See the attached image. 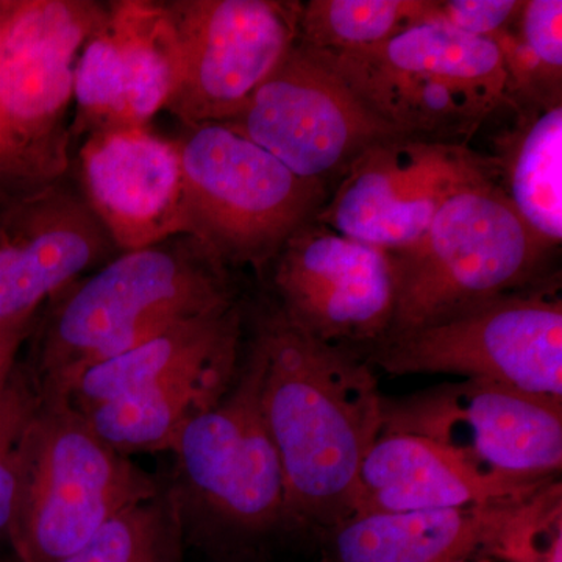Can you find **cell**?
<instances>
[{
    "mask_svg": "<svg viewBox=\"0 0 562 562\" xmlns=\"http://www.w3.org/2000/svg\"><path fill=\"white\" fill-rule=\"evenodd\" d=\"M162 3L176 46L166 110L183 127L231 121L297 43V0Z\"/></svg>",
    "mask_w": 562,
    "mask_h": 562,
    "instance_id": "9",
    "label": "cell"
},
{
    "mask_svg": "<svg viewBox=\"0 0 562 562\" xmlns=\"http://www.w3.org/2000/svg\"><path fill=\"white\" fill-rule=\"evenodd\" d=\"M303 180L327 187L376 140L401 135L319 52L295 43L243 110L222 122Z\"/></svg>",
    "mask_w": 562,
    "mask_h": 562,
    "instance_id": "12",
    "label": "cell"
},
{
    "mask_svg": "<svg viewBox=\"0 0 562 562\" xmlns=\"http://www.w3.org/2000/svg\"><path fill=\"white\" fill-rule=\"evenodd\" d=\"M231 271L192 235L121 251L41 310L29 368L60 392L83 369L149 341L180 322L236 303Z\"/></svg>",
    "mask_w": 562,
    "mask_h": 562,
    "instance_id": "2",
    "label": "cell"
},
{
    "mask_svg": "<svg viewBox=\"0 0 562 562\" xmlns=\"http://www.w3.org/2000/svg\"><path fill=\"white\" fill-rule=\"evenodd\" d=\"M261 364V408L279 453L288 525L324 532L357 508L366 454L382 432L371 366L313 338L269 305L249 342Z\"/></svg>",
    "mask_w": 562,
    "mask_h": 562,
    "instance_id": "1",
    "label": "cell"
},
{
    "mask_svg": "<svg viewBox=\"0 0 562 562\" xmlns=\"http://www.w3.org/2000/svg\"><path fill=\"white\" fill-rule=\"evenodd\" d=\"M382 432L424 436L512 482H552L562 468V401L505 384L462 380L384 398Z\"/></svg>",
    "mask_w": 562,
    "mask_h": 562,
    "instance_id": "11",
    "label": "cell"
},
{
    "mask_svg": "<svg viewBox=\"0 0 562 562\" xmlns=\"http://www.w3.org/2000/svg\"><path fill=\"white\" fill-rule=\"evenodd\" d=\"M61 562H183V505L172 491L131 506Z\"/></svg>",
    "mask_w": 562,
    "mask_h": 562,
    "instance_id": "25",
    "label": "cell"
},
{
    "mask_svg": "<svg viewBox=\"0 0 562 562\" xmlns=\"http://www.w3.org/2000/svg\"><path fill=\"white\" fill-rule=\"evenodd\" d=\"M492 157L517 216L549 250L562 241V105H517Z\"/></svg>",
    "mask_w": 562,
    "mask_h": 562,
    "instance_id": "22",
    "label": "cell"
},
{
    "mask_svg": "<svg viewBox=\"0 0 562 562\" xmlns=\"http://www.w3.org/2000/svg\"><path fill=\"white\" fill-rule=\"evenodd\" d=\"M94 0H7L0 47V209L68 179L74 69L105 16Z\"/></svg>",
    "mask_w": 562,
    "mask_h": 562,
    "instance_id": "3",
    "label": "cell"
},
{
    "mask_svg": "<svg viewBox=\"0 0 562 562\" xmlns=\"http://www.w3.org/2000/svg\"><path fill=\"white\" fill-rule=\"evenodd\" d=\"M390 375L443 373L562 401V297L558 276L449 319L394 333L372 347Z\"/></svg>",
    "mask_w": 562,
    "mask_h": 562,
    "instance_id": "8",
    "label": "cell"
},
{
    "mask_svg": "<svg viewBox=\"0 0 562 562\" xmlns=\"http://www.w3.org/2000/svg\"><path fill=\"white\" fill-rule=\"evenodd\" d=\"M0 562H2V561H0Z\"/></svg>",
    "mask_w": 562,
    "mask_h": 562,
    "instance_id": "32",
    "label": "cell"
},
{
    "mask_svg": "<svg viewBox=\"0 0 562 562\" xmlns=\"http://www.w3.org/2000/svg\"><path fill=\"white\" fill-rule=\"evenodd\" d=\"M241 349L211 355L143 390L80 414L103 442L125 457L171 450L188 422L231 390L241 366Z\"/></svg>",
    "mask_w": 562,
    "mask_h": 562,
    "instance_id": "20",
    "label": "cell"
},
{
    "mask_svg": "<svg viewBox=\"0 0 562 562\" xmlns=\"http://www.w3.org/2000/svg\"><path fill=\"white\" fill-rule=\"evenodd\" d=\"M517 105H562V2L524 0L512 27L495 36Z\"/></svg>",
    "mask_w": 562,
    "mask_h": 562,
    "instance_id": "23",
    "label": "cell"
},
{
    "mask_svg": "<svg viewBox=\"0 0 562 562\" xmlns=\"http://www.w3.org/2000/svg\"><path fill=\"white\" fill-rule=\"evenodd\" d=\"M38 316L0 324V384L5 382L11 369L20 360L22 347L31 338Z\"/></svg>",
    "mask_w": 562,
    "mask_h": 562,
    "instance_id": "29",
    "label": "cell"
},
{
    "mask_svg": "<svg viewBox=\"0 0 562 562\" xmlns=\"http://www.w3.org/2000/svg\"><path fill=\"white\" fill-rule=\"evenodd\" d=\"M387 254L394 335L538 283L552 250L528 231L498 181H487L454 195L417 241Z\"/></svg>",
    "mask_w": 562,
    "mask_h": 562,
    "instance_id": "4",
    "label": "cell"
},
{
    "mask_svg": "<svg viewBox=\"0 0 562 562\" xmlns=\"http://www.w3.org/2000/svg\"><path fill=\"white\" fill-rule=\"evenodd\" d=\"M176 81V46L165 3L117 0L85 41L74 69L70 138L144 127L166 110Z\"/></svg>",
    "mask_w": 562,
    "mask_h": 562,
    "instance_id": "15",
    "label": "cell"
},
{
    "mask_svg": "<svg viewBox=\"0 0 562 562\" xmlns=\"http://www.w3.org/2000/svg\"><path fill=\"white\" fill-rule=\"evenodd\" d=\"M552 482L525 483L476 471L441 443L380 432L362 461L355 513L479 508L527 501Z\"/></svg>",
    "mask_w": 562,
    "mask_h": 562,
    "instance_id": "18",
    "label": "cell"
},
{
    "mask_svg": "<svg viewBox=\"0 0 562 562\" xmlns=\"http://www.w3.org/2000/svg\"><path fill=\"white\" fill-rule=\"evenodd\" d=\"M120 250L68 179L0 209V324L38 316Z\"/></svg>",
    "mask_w": 562,
    "mask_h": 562,
    "instance_id": "16",
    "label": "cell"
},
{
    "mask_svg": "<svg viewBox=\"0 0 562 562\" xmlns=\"http://www.w3.org/2000/svg\"><path fill=\"white\" fill-rule=\"evenodd\" d=\"M458 562H491L490 558L484 557H476V558H469V560H462Z\"/></svg>",
    "mask_w": 562,
    "mask_h": 562,
    "instance_id": "31",
    "label": "cell"
},
{
    "mask_svg": "<svg viewBox=\"0 0 562 562\" xmlns=\"http://www.w3.org/2000/svg\"><path fill=\"white\" fill-rule=\"evenodd\" d=\"M43 394L24 360L0 384V541L10 543L20 497L25 443Z\"/></svg>",
    "mask_w": 562,
    "mask_h": 562,
    "instance_id": "26",
    "label": "cell"
},
{
    "mask_svg": "<svg viewBox=\"0 0 562 562\" xmlns=\"http://www.w3.org/2000/svg\"><path fill=\"white\" fill-rule=\"evenodd\" d=\"M41 394L10 532L18 562L65 561L114 516L161 491L154 476L103 442L63 395Z\"/></svg>",
    "mask_w": 562,
    "mask_h": 562,
    "instance_id": "6",
    "label": "cell"
},
{
    "mask_svg": "<svg viewBox=\"0 0 562 562\" xmlns=\"http://www.w3.org/2000/svg\"><path fill=\"white\" fill-rule=\"evenodd\" d=\"M428 5L430 0H308L297 41L330 55L373 49L422 24Z\"/></svg>",
    "mask_w": 562,
    "mask_h": 562,
    "instance_id": "24",
    "label": "cell"
},
{
    "mask_svg": "<svg viewBox=\"0 0 562 562\" xmlns=\"http://www.w3.org/2000/svg\"><path fill=\"white\" fill-rule=\"evenodd\" d=\"M487 181H498L492 155L401 133L350 162L316 221L357 241L401 250L424 235L450 199Z\"/></svg>",
    "mask_w": 562,
    "mask_h": 562,
    "instance_id": "10",
    "label": "cell"
},
{
    "mask_svg": "<svg viewBox=\"0 0 562 562\" xmlns=\"http://www.w3.org/2000/svg\"><path fill=\"white\" fill-rule=\"evenodd\" d=\"M319 54L406 135L469 144L484 122L516 109L497 44L446 25L422 22L373 49Z\"/></svg>",
    "mask_w": 562,
    "mask_h": 562,
    "instance_id": "5",
    "label": "cell"
},
{
    "mask_svg": "<svg viewBox=\"0 0 562 562\" xmlns=\"http://www.w3.org/2000/svg\"><path fill=\"white\" fill-rule=\"evenodd\" d=\"M7 0H0V47H2L3 27H5Z\"/></svg>",
    "mask_w": 562,
    "mask_h": 562,
    "instance_id": "30",
    "label": "cell"
},
{
    "mask_svg": "<svg viewBox=\"0 0 562 562\" xmlns=\"http://www.w3.org/2000/svg\"><path fill=\"white\" fill-rule=\"evenodd\" d=\"M243 322L238 302L180 322L135 349L83 369L57 394L79 413L132 394L211 355L243 346Z\"/></svg>",
    "mask_w": 562,
    "mask_h": 562,
    "instance_id": "21",
    "label": "cell"
},
{
    "mask_svg": "<svg viewBox=\"0 0 562 562\" xmlns=\"http://www.w3.org/2000/svg\"><path fill=\"white\" fill-rule=\"evenodd\" d=\"M265 273L272 305L322 342L375 347L390 335L395 280L386 250L313 220L292 233Z\"/></svg>",
    "mask_w": 562,
    "mask_h": 562,
    "instance_id": "14",
    "label": "cell"
},
{
    "mask_svg": "<svg viewBox=\"0 0 562 562\" xmlns=\"http://www.w3.org/2000/svg\"><path fill=\"white\" fill-rule=\"evenodd\" d=\"M188 235L231 271L265 273L292 233L328 199L269 151L224 124L187 125L179 139Z\"/></svg>",
    "mask_w": 562,
    "mask_h": 562,
    "instance_id": "7",
    "label": "cell"
},
{
    "mask_svg": "<svg viewBox=\"0 0 562 562\" xmlns=\"http://www.w3.org/2000/svg\"><path fill=\"white\" fill-rule=\"evenodd\" d=\"M522 5L524 0H430L422 22L492 41L512 27Z\"/></svg>",
    "mask_w": 562,
    "mask_h": 562,
    "instance_id": "28",
    "label": "cell"
},
{
    "mask_svg": "<svg viewBox=\"0 0 562 562\" xmlns=\"http://www.w3.org/2000/svg\"><path fill=\"white\" fill-rule=\"evenodd\" d=\"M77 162L81 195L120 254L188 235L176 139L150 125L109 128L85 138Z\"/></svg>",
    "mask_w": 562,
    "mask_h": 562,
    "instance_id": "17",
    "label": "cell"
},
{
    "mask_svg": "<svg viewBox=\"0 0 562 562\" xmlns=\"http://www.w3.org/2000/svg\"><path fill=\"white\" fill-rule=\"evenodd\" d=\"M184 490L225 530L260 536L288 525L279 453L261 408V364L247 350L227 394L173 442Z\"/></svg>",
    "mask_w": 562,
    "mask_h": 562,
    "instance_id": "13",
    "label": "cell"
},
{
    "mask_svg": "<svg viewBox=\"0 0 562 562\" xmlns=\"http://www.w3.org/2000/svg\"><path fill=\"white\" fill-rule=\"evenodd\" d=\"M524 502L439 512L353 513L322 532L324 562L491 560L506 524Z\"/></svg>",
    "mask_w": 562,
    "mask_h": 562,
    "instance_id": "19",
    "label": "cell"
},
{
    "mask_svg": "<svg viewBox=\"0 0 562 562\" xmlns=\"http://www.w3.org/2000/svg\"><path fill=\"white\" fill-rule=\"evenodd\" d=\"M561 486L547 484L517 506L492 558L509 562H562Z\"/></svg>",
    "mask_w": 562,
    "mask_h": 562,
    "instance_id": "27",
    "label": "cell"
}]
</instances>
